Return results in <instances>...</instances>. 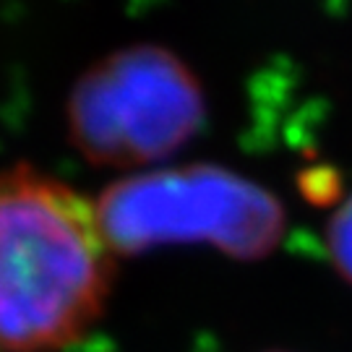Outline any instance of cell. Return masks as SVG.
<instances>
[{
	"label": "cell",
	"instance_id": "obj_1",
	"mask_svg": "<svg viewBox=\"0 0 352 352\" xmlns=\"http://www.w3.org/2000/svg\"><path fill=\"white\" fill-rule=\"evenodd\" d=\"M115 253L94 204L32 164L0 167V352H58L110 300Z\"/></svg>",
	"mask_w": 352,
	"mask_h": 352
},
{
	"label": "cell",
	"instance_id": "obj_2",
	"mask_svg": "<svg viewBox=\"0 0 352 352\" xmlns=\"http://www.w3.org/2000/svg\"><path fill=\"white\" fill-rule=\"evenodd\" d=\"M115 256L170 243H209L243 261L277 248L287 212L274 190L222 164L141 170L110 183L94 201Z\"/></svg>",
	"mask_w": 352,
	"mask_h": 352
},
{
	"label": "cell",
	"instance_id": "obj_3",
	"mask_svg": "<svg viewBox=\"0 0 352 352\" xmlns=\"http://www.w3.org/2000/svg\"><path fill=\"white\" fill-rule=\"evenodd\" d=\"M206 118L199 76L177 52L136 42L76 78L65 102L74 149L102 167H149L188 144Z\"/></svg>",
	"mask_w": 352,
	"mask_h": 352
},
{
	"label": "cell",
	"instance_id": "obj_4",
	"mask_svg": "<svg viewBox=\"0 0 352 352\" xmlns=\"http://www.w3.org/2000/svg\"><path fill=\"white\" fill-rule=\"evenodd\" d=\"M324 240L331 266L344 282L352 285V190L329 214Z\"/></svg>",
	"mask_w": 352,
	"mask_h": 352
},
{
	"label": "cell",
	"instance_id": "obj_5",
	"mask_svg": "<svg viewBox=\"0 0 352 352\" xmlns=\"http://www.w3.org/2000/svg\"><path fill=\"white\" fill-rule=\"evenodd\" d=\"M272 352H285V350H272Z\"/></svg>",
	"mask_w": 352,
	"mask_h": 352
}]
</instances>
